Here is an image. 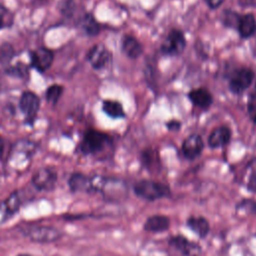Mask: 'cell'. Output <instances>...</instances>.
<instances>
[{
    "label": "cell",
    "mask_w": 256,
    "mask_h": 256,
    "mask_svg": "<svg viewBox=\"0 0 256 256\" xmlns=\"http://www.w3.org/2000/svg\"><path fill=\"white\" fill-rule=\"evenodd\" d=\"M133 191L137 197L146 201H155L171 195V189L168 185L147 179L135 182Z\"/></svg>",
    "instance_id": "cell-1"
},
{
    "label": "cell",
    "mask_w": 256,
    "mask_h": 256,
    "mask_svg": "<svg viewBox=\"0 0 256 256\" xmlns=\"http://www.w3.org/2000/svg\"><path fill=\"white\" fill-rule=\"evenodd\" d=\"M21 232L29 238L31 241L39 243H51L55 242L62 237V232L48 225H24L21 228Z\"/></svg>",
    "instance_id": "cell-2"
},
{
    "label": "cell",
    "mask_w": 256,
    "mask_h": 256,
    "mask_svg": "<svg viewBox=\"0 0 256 256\" xmlns=\"http://www.w3.org/2000/svg\"><path fill=\"white\" fill-rule=\"evenodd\" d=\"M111 143L112 139L109 135L94 129H89L85 132L80 144V150L84 154H97L110 146Z\"/></svg>",
    "instance_id": "cell-3"
},
{
    "label": "cell",
    "mask_w": 256,
    "mask_h": 256,
    "mask_svg": "<svg viewBox=\"0 0 256 256\" xmlns=\"http://www.w3.org/2000/svg\"><path fill=\"white\" fill-rule=\"evenodd\" d=\"M186 47V39L182 31L172 29L166 36L163 44L161 45V52L165 55L176 56L180 55Z\"/></svg>",
    "instance_id": "cell-4"
},
{
    "label": "cell",
    "mask_w": 256,
    "mask_h": 256,
    "mask_svg": "<svg viewBox=\"0 0 256 256\" xmlns=\"http://www.w3.org/2000/svg\"><path fill=\"white\" fill-rule=\"evenodd\" d=\"M254 79V72L250 68L237 69L229 79V90L234 94H241L248 89Z\"/></svg>",
    "instance_id": "cell-5"
},
{
    "label": "cell",
    "mask_w": 256,
    "mask_h": 256,
    "mask_svg": "<svg viewBox=\"0 0 256 256\" xmlns=\"http://www.w3.org/2000/svg\"><path fill=\"white\" fill-rule=\"evenodd\" d=\"M111 53L103 44L94 45L87 54V60L96 70L106 68L111 62Z\"/></svg>",
    "instance_id": "cell-6"
},
{
    "label": "cell",
    "mask_w": 256,
    "mask_h": 256,
    "mask_svg": "<svg viewBox=\"0 0 256 256\" xmlns=\"http://www.w3.org/2000/svg\"><path fill=\"white\" fill-rule=\"evenodd\" d=\"M19 106L21 111L26 115L27 121L33 123L40 107V100L37 95L31 91L23 92L20 97Z\"/></svg>",
    "instance_id": "cell-7"
},
{
    "label": "cell",
    "mask_w": 256,
    "mask_h": 256,
    "mask_svg": "<svg viewBox=\"0 0 256 256\" xmlns=\"http://www.w3.org/2000/svg\"><path fill=\"white\" fill-rule=\"evenodd\" d=\"M53 52L44 47H40L30 53L31 65L39 72H44L49 69L53 62Z\"/></svg>",
    "instance_id": "cell-8"
},
{
    "label": "cell",
    "mask_w": 256,
    "mask_h": 256,
    "mask_svg": "<svg viewBox=\"0 0 256 256\" xmlns=\"http://www.w3.org/2000/svg\"><path fill=\"white\" fill-rule=\"evenodd\" d=\"M56 172L51 168H41L32 177V184L38 190H50L55 186Z\"/></svg>",
    "instance_id": "cell-9"
},
{
    "label": "cell",
    "mask_w": 256,
    "mask_h": 256,
    "mask_svg": "<svg viewBox=\"0 0 256 256\" xmlns=\"http://www.w3.org/2000/svg\"><path fill=\"white\" fill-rule=\"evenodd\" d=\"M204 143L200 135L191 134L182 143V153L188 160H194L203 151Z\"/></svg>",
    "instance_id": "cell-10"
},
{
    "label": "cell",
    "mask_w": 256,
    "mask_h": 256,
    "mask_svg": "<svg viewBox=\"0 0 256 256\" xmlns=\"http://www.w3.org/2000/svg\"><path fill=\"white\" fill-rule=\"evenodd\" d=\"M231 139V131L227 126H219L212 130L208 137V144L211 148H219L227 145Z\"/></svg>",
    "instance_id": "cell-11"
},
{
    "label": "cell",
    "mask_w": 256,
    "mask_h": 256,
    "mask_svg": "<svg viewBox=\"0 0 256 256\" xmlns=\"http://www.w3.org/2000/svg\"><path fill=\"white\" fill-rule=\"evenodd\" d=\"M236 29L242 38L247 39L252 37L256 33V20L254 15L250 13L240 15Z\"/></svg>",
    "instance_id": "cell-12"
},
{
    "label": "cell",
    "mask_w": 256,
    "mask_h": 256,
    "mask_svg": "<svg viewBox=\"0 0 256 256\" xmlns=\"http://www.w3.org/2000/svg\"><path fill=\"white\" fill-rule=\"evenodd\" d=\"M69 187L73 192H94L92 178L82 173H74L69 179Z\"/></svg>",
    "instance_id": "cell-13"
},
{
    "label": "cell",
    "mask_w": 256,
    "mask_h": 256,
    "mask_svg": "<svg viewBox=\"0 0 256 256\" xmlns=\"http://www.w3.org/2000/svg\"><path fill=\"white\" fill-rule=\"evenodd\" d=\"M188 97L194 105H196L197 107L202 108V109L209 108L213 101L212 94L209 92L208 89L203 88V87L192 89L189 92Z\"/></svg>",
    "instance_id": "cell-14"
},
{
    "label": "cell",
    "mask_w": 256,
    "mask_h": 256,
    "mask_svg": "<svg viewBox=\"0 0 256 256\" xmlns=\"http://www.w3.org/2000/svg\"><path fill=\"white\" fill-rule=\"evenodd\" d=\"M170 227V219L165 215H152L144 223V230L152 233L166 231Z\"/></svg>",
    "instance_id": "cell-15"
},
{
    "label": "cell",
    "mask_w": 256,
    "mask_h": 256,
    "mask_svg": "<svg viewBox=\"0 0 256 256\" xmlns=\"http://www.w3.org/2000/svg\"><path fill=\"white\" fill-rule=\"evenodd\" d=\"M186 224L200 238H205L210 231L208 220L202 216H190L187 219Z\"/></svg>",
    "instance_id": "cell-16"
},
{
    "label": "cell",
    "mask_w": 256,
    "mask_h": 256,
    "mask_svg": "<svg viewBox=\"0 0 256 256\" xmlns=\"http://www.w3.org/2000/svg\"><path fill=\"white\" fill-rule=\"evenodd\" d=\"M122 50L129 58H132V59L138 58L143 52V48L140 42L135 37L130 35H125L123 37Z\"/></svg>",
    "instance_id": "cell-17"
},
{
    "label": "cell",
    "mask_w": 256,
    "mask_h": 256,
    "mask_svg": "<svg viewBox=\"0 0 256 256\" xmlns=\"http://www.w3.org/2000/svg\"><path fill=\"white\" fill-rule=\"evenodd\" d=\"M168 243L170 246L181 252L182 254L188 256L190 252L194 249V245L184 236L182 235H176V236H171L168 240Z\"/></svg>",
    "instance_id": "cell-18"
},
{
    "label": "cell",
    "mask_w": 256,
    "mask_h": 256,
    "mask_svg": "<svg viewBox=\"0 0 256 256\" xmlns=\"http://www.w3.org/2000/svg\"><path fill=\"white\" fill-rule=\"evenodd\" d=\"M103 111L112 118H123L125 117V112L121 103L114 100H105L102 104Z\"/></svg>",
    "instance_id": "cell-19"
},
{
    "label": "cell",
    "mask_w": 256,
    "mask_h": 256,
    "mask_svg": "<svg viewBox=\"0 0 256 256\" xmlns=\"http://www.w3.org/2000/svg\"><path fill=\"white\" fill-rule=\"evenodd\" d=\"M81 27L84 32L90 36L97 35L100 31V25L91 14H86L81 19Z\"/></svg>",
    "instance_id": "cell-20"
},
{
    "label": "cell",
    "mask_w": 256,
    "mask_h": 256,
    "mask_svg": "<svg viewBox=\"0 0 256 256\" xmlns=\"http://www.w3.org/2000/svg\"><path fill=\"white\" fill-rule=\"evenodd\" d=\"M62 92H63V87L62 86L57 85V84L51 85L46 90V99H47V101L52 103V104L57 103V101L60 98Z\"/></svg>",
    "instance_id": "cell-21"
},
{
    "label": "cell",
    "mask_w": 256,
    "mask_h": 256,
    "mask_svg": "<svg viewBox=\"0 0 256 256\" xmlns=\"http://www.w3.org/2000/svg\"><path fill=\"white\" fill-rule=\"evenodd\" d=\"M247 110L250 118L256 123V82L254 84L252 92L249 94V97H248Z\"/></svg>",
    "instance_id": "cell-22"
},
{
    "label": "cell",
    "mask_w": 256,
    "mask_h": 256,
    "mask_svg": "<svg viewBox=\"0 0 256 256\" xmlns=\"http://www.w3.org/2000/svg\"><path fill=\"white\" fill-rule=\"evenodd\" d=\"M14 55L13 48L9 44H4L0 47V62L5 64L10 61L12 56Z\"/></svg>",
    "instance_id": "cell-23"
},
{
    "label": "cell",
    "mask_w": 256,
    "mask_h": 256,
    "mask_svg": "<svg viewBox=\"0 0 256 256\" xmlns=\"http://www.w3.org/2000/svg\"><path fill=\"white\" fill-rule=\"evenodd\" d=\"M6 72L9 73L10 75H13V76L24 77V76L27 75L28 69H27L26 65H23V64L18 63L17 65H14V66L9 67V68L6 70Z\"/></svg>",
    "instance_id": "cell-24"
},
{
    "label": "cell",
    "mask_w": 256,
    "mask_h": 256,
    "mask_svg": "<svg viewBox=\"0 0 256 256\" xmlns=\"http://www.w3.org/2000/svg\"><path fill=\"white\" fill-rule=\"evenodd\" d=\"M239 16L240 15H237L236 13H234L232 11H226L224 13L223 18H222V21L227 26H234V27H236L238 19H239Z\"/></svg>",
    "instance_id": "cell-25"
},
{
    "label": "cell",
    "mask_w": 256,
    "mask_h": 256,
    "mask_svg": "<svg viewBox=\"0 0 256 256\" xmlns=\"http://www.w3.org/2000/svg\"><path fill=\"white\" fill-rule=\"evenodd\" d=\"M242 206L245 209H248L250 213L256 215V201H251V200H244L242 201L238 207Z\"/></svg>",
    "instance_id": "cell-26"
},
{
    "label": "cell",
    "mask_w": 256,
    "mask_h": 256,
    "mask_svg": "<svg viewBox=\"0 0 256 256\" xmlns=\"http://www.w3.org/2000/svg\"><path fill=\"white\" fill-rule=\"evenodd\" d=\"M247 189L250 191V192H253V193H256V172H253L251 173V175L249 176L248 178V181H247Z\"/></svg>",
    "instance_id": "cell-27"
},
{
    "label": "cell",
    "mask_w": 256,
    "mask_h": 256,
    "mask_svg": "<svg viewBox=\"0 0 256 256\" xmlns=\"http://www.w3.org/2000/svg\"><path fill=\"white\" fill-rule=\"evenodd\" d=\"M8 15V11L0 5V29L6 24V17Z\"/></svg>",
    "instance_id": "cell-28"
},
{
    "label": "cell",
    "mask_w": 256,
    "mask_h": 256,
    "mask_svg": "<svg viewBox=\"0 0 256 256\" xmlns=\"http://www.w3.org/2000/svg\"><path fill=\"white\" fill-rule=\"evenodd\" d=\"M167 127L170 131H177V130L180 129L181 123L179 121H176V120H171L167 123Z\"/></svg>",
    "instance_id": "cell-29"
},
{
    "label": "cell",
    "mask_w": 256,
    "mask_h": 256,
    "mask_svg": "<svg viewBox=\"0 0 256 256\" xmlns=\"http://www.w3.org/2000/svg\"><path fill=\"white\" fill-rule=\"evenodd\" d=\"M225 0H205V2L207 3V5L212 8V9H215V8H218Z\"/></svg>",
    "instance_id": "cell-30"
},
{
    "label": "cell",
    "mask_w": 256,
    "mask_h": 256,
    "mask_svg": "<svg viewBox=\"0 0 256 256\" xmlns=\"http://www.w3.org/2000/svg\"><path fill=\"white\" fill-rule=\"evenodd\" d=\"M3 150H4V142H3L2 138L0 137V158H1L2 154H3Z\"/></svg>",
    "instance_id": "cell-31"
},
{
    "label": "cell",
    "mask_w": 256,
    "mask_h": 256,
    "mask_svg": "<svg viewBox=\"0 0 256 256\" xmlns=\"http://www.w3.org/2000/svg\"><path fill=\"white\" fill-rule=\"evenodd\" d=\"M18 256H30V255H27V254H21V255H18Z\"/></svg>",
    "instance_id": "cell-32"
}]
</instances>
